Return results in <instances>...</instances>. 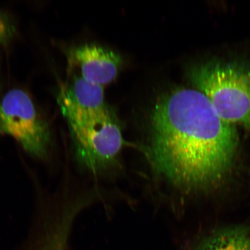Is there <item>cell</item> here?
Returning <instances> with one entry per match:
<instances>
[{"instance_id":"5b68a950","label":"cell","mask_w":250,"mask_h":250,"mask_svg":"<svg viewBox=\"0 0 250 250\" xmlns=\"http://www.w3.org/2000/svg\"><path fill=\"white\" fill-rule=\"evenodd\" d=\"M58 103L69 127L107 108L104 103V86L90 83L80 76L61 87Z\"/></svg>"},{"instance_id":"3957f363","label":"cell","mask_w":250,"mask_h":250,"mask_svg":"<svg viewBox=\"0 0 250 250\" xmlns=\"http://www.w3.org/2000/svg\"><path fill=\"white\" fill-rule=\"evenodd\" d=\"M69 127L78 157L87 170L99 173L117 163L125 142L108 107Z\"/></svg>"},{"instance_id":"9c48e42d","label":"cell","mask_w":250,"mask_h":250,"mask_svg":"<svg viewBox=\"0 0 250 250\" xmlns=\"http://www.w3.org/2000/svg\"><path fill=\"white\" fill-rule=\"evenodd\" d=\"M15 33L13 23L4 12L0 11V44H4L10 41Z\"/></svg>"},{"instance_id":"52a82bcc","label":"cell","mask_w":250,"mask_h":250,"mask_svg":"<svg viewBox=\"0 0 250 250\" xmlns=\"http://www.w3.org/2000/svg\"><path fill=\"white\" fill-rule=\"evenodd\" d=\"M185 250H250V226L212 230L195 240Z\"/></svg>"},{"instance_id":"277c9868","label":"cell","mask_w":250,"mask_h":250,"mask_svg":"<svg viewBox=\"0 0 250 250\" xmlns=\"http://www.w3.org/2000/svg\"><path fill=\"white\" fill-rule=\"evenodd\" d=\"M1 132L10 136L29 154L45 158L51 142L48 125L39 113L28 94L9 90L0 102Z\"/></svg>"},{"instance_id":"8992f818","label":"cell","mask_w":250,"mask_h":250,"mask_svg":"<svg viewBox=\"0 0 250 250\" xmlns=\"http://www.w3.org/2000/svg\"><path fill=\"white\" fill-rule=\"evenodd\" d=\"M71 61L80 68L81 77L104 86L117 78L122 64L120 55L95 44H84L72 49Z\"/></svg>"},{"instance_id":"7a4b0ae2","label":"cell","mask_w":250,"mask_h":250,"mask_svg":"<svg viewBox=\"0 0 250 250\" xmlns=\"http://www.w3.org/2000/svg\"><path fill=\"white\" fill-rule=\"evenodd\" d=\"M190 78L224 121L250 134V70L237 63L211 62L193 68Z\"/></svg>"},{"instance_id":"6da1fadb","label":"cell","mask_w":250,"mask_h":250,"mask_svg":"<svg viewBox=\"0 0 250 250\" xmlns=\"http://www.w3.org/2000/svg\"><path fill=\"white\" fill-rule=\"evenodd\" d=\"M144 148L153 174L184 193L213 190L235 161V126L224 121L198 89L177 87L158 96Z\"/></svg>"},{"instance_id":"ba28073f","label":"cell","mask_w":250,"mask_h":250,"mask_svg":"<svg viewBox=\"0 0 250 250\" xmlns=\"http://www.w3.org/2000/svg\"><path fill=\"white\" fill-rule=\"evenodd\" d=\"M83 203L65 208L57 220L47 228L42 243L36 250H68V239L72 224Z\"/></svg>"},{"instance_id":"30bf717a","label":"cell","mask_w":250,"mask_h":250,"mask_svg":"<svg viewBox=\"0 0 250 250\" xmlns=\"http://www.w3.org/2000/svg\"><path fill=\"white\" fill-rule=\"evenodd\" d=\"M1 127H0V133H1Z\"/></svg>"}]
</instances>
